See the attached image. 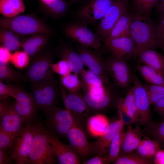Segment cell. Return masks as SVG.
<instances>
[{"label": "cell", "instance_id": "6da1fadb", "mask_svg": "<svg viewBox=\"0 0 164 164\" xmlns=\"http://www.w3.org/2000/svg\"><path fill=\"white\" fill-rule=\"evenodd\" d=\"M130 30L137 57L145 50H156L163 45L159 36L158 23L150 17L132 13Z\"/></svg>", "mask_w": 164, "mask_h": 164}, {"label": "cell", "instance_id": "7a4b0ae2", "mask_svg": "<svg viewBox=\"0 0 164 164\" xmlns=\"http://www.w3.org/2000/svg\"><path fill=\"white\" fill-rule=\"evenodd\" d=\"M49 134L41 123H35L32 144L27 164L55 163L56 158L49 141Z\"/></svg>", "mask_w": 164, "mask_h": 164}, {"label": "cell", "instance_id": "3957f363", "mask_svg": "<svg viewBox=\"0 0 164 164\" xmlns=\"http://www.w3.org/2000/svg\"><path fill=\"white\" fill-rule=\"evenodd\" d=\"M31 84V93L38 109L44 112L56 106L57 100L58 88L53 75Z\"/></svg>", "mask_w": 164, "mask_h": 164}, {"label": "cell", "instance_id": "277c9868", "mask_svg": "<svg viewBox=\"0 0 164 164\" xmlns=\"http://www.w3.org/2000/svg\"><path fill=\"white\" fill-rule=\"evenodd\" d=\"M0 24L3 28L22 35L47 33L49 32L48 29L40 21L27 15L1 18Z\"/></svg>", "mask_w": 164, "mask_h": 164}, {"label": "cell", "instance_id": "5b68a950", "mask_svg": "<svg viewBox=\"0 0 164 164\" xmlns=\"http://www.w3.org/2000/svg\"><path fill=\"white\" fill-rule=\"evenodd\" d=\"M44 113L49 132L57 138L67 136L68 131L75 123L69 111L55 106Z\"/></svg>", "mask_w": 164, "mask_h": 164}, {"label": "cell", "instance_id": "8992f818", "mask_svg": "<svg viewBox=\"0 0 164 164\" xmlns=\"http://www.w3.org/2000/svg\"><path fill=\"white\" fill-rule=\"evenodd\" d=\"M32 121L27 122L25 126L22 127L14 138L10 156L12 160L17 164L27 163L35 132V123Z\"/></svg>", "mask_w": 164, "mask_h": 164}, {"label": "cell", "instance_id": "52a82bcc", "mask_svg": "<svg viewBox=\"0 0 164 164\" xmlns=\"http://www.w3.org/2000/svg\"><path fill=\"white\" fill-rule=\"evenodd\" d=\"M60 89L66 109L68 111L74 121L80 126L89 115L90 110L83 96L78 92H71L61 85Z\"/></svg>", "mask_w": 164, "mask_h": 164}, {"label": "cell", "instance_id": "ba28073f", "mask_svg": "<svg viewBox=\"0 0 164 164\" xmlns=\"http://www.w3.org/2000/svg\"><path fill=\"white\" fill-rule=\"evenodd\" d=\"M129 0H115L104 16L100 20L97 31L102 40L108 38L116 23L127 11Z\"/></svg>", "mask_w": 164, "mask_h": 164}, {"label": "cell", "instance_id": "9c48e42d", "mask_svg": "<svg viewBox=\"0 0 164 164\" xmlns=\"http://www.w3.org/2000/svg\"><path fill=\"white\" fill-rule=\"evenodd\" d=\"M91 48L80 45L77 46L76 50L84 65L87 67L89 70L99 76L105 85L107 86L108 84L109 80L105 60Z\"/></svg>", "mask_w": 164, "mask_h": 164}, {"label": "cell", "instance_id": "30bf717a", "mask_svg": "<svg viewBox=\"0 0 164 164\" xmlns=\"http://www.w3.org/2000/svg\"><path fill=\"white\" fill-rule=\"evenodd\" d=\"M52 63L51 56L48 53L39 55L33 58L25 68L24 78L30 83L39 82L53 75L50 64Z\"/></svg>", "mask_w": 164, "mask_h": 164}, {"label": "cell", "instance_id": "8fae6325", "mask_svg": "<svg viewBox=\"0 0 164 164\" xmlns=\"http://www.w3.org/2000/svg\"><path fill=\"white\" fill-rule=\"evenodd\" d=\"M66 34L80 45L98 50L102 46V38L90 30L84 23H74L66 27Z\"/></svg>", "mask_w": 164, "mask_h": 164}, {"label": "cell", "instance_id": "7c38bea8", "mask_svg": "<svg viewBox=\"0 0 164 164\" xmlns=\"http://www.w3.org/2000/svg\"><path fill=\"white\" fill-rule=\"evenodd\" d=\"M14 103H10L9 98L0 101V128L9 135L14 137L21 129L23 122L14 106Z\"/></svg>", "mask_w": 164, "mask_h": 164}, {"label": "cell", "instance_id": "4fadbf2b", "mask_svg": "<svg viewBox=\"0 0 164 164\" xmlns=\"http://www.w3.org/2000/svg\"><path fill=\"white\" fill-rule=\"evenodd\" d=\"M67 137L70 147L79 158H84L97 154L81 128L75 123L68 131Z\"/></svg>", "mask_w": 164, "mask_h": 164}, {"label": "cell", "instance_id": "5bb4252c", "mask_svg": "<svg viewBox=\"0 0 164 164\" xmlns=\"http://www.w3.org/2000/svg\"><path fill=\"white\" fill-rule=\"evenodd\" d=\"M133 87L138 114L136 122L145 126L152 122L150 104L145 87L135 75Z\"/></svg>", "mask_w": 164, "mask_h": 164}, {"label": "cell", "instance_id": "9a60e30c", "mask_svg": "<svg viewBox=\"0 0 164 164\" xmlns=\"http://www.w3.org/2000/svg\"><path fill=\"white\" fill-rule=\"evenodd\" d=\"M115 0H90L77 11V16L84 22L94 23L104 15Z\"/></svg>", "mask_w": 164, "mask_h": 164}, {"label": "cell", "instance_id": "2e32d148", "mask_svg": "<svg viewBox=\"0 0 164 164\" xmlns=\"http://www.w3.org/2000/svg\"><path fill=\"white\" fill-rule=\"evenodd\" d=\"M15 99L14 107L23 123L32 121L38 108L32 94L19 87Z\"/></svg>", "mask_w": 164, "mask_h": 164}, {"label": "cell", "instance_id": "e0dca14e", "mask_svg": "<svg viewBox=\"0 0 164 164\" xmlns=\"http://www.w3.org/2000/svg\"><path fill=\"white\" fill-rule=\"evenodd\" d=\"M120 118L110 123L106 130L101 136L92 144L98 155L106 157L109 152L111 142L116 133L124 128L125 122L122 113L118 108Z\"/></svg>", "mask_w": 164, "mask_h": 164}, {"label": "cell", "instance_id": "ac0fdd59", "mask_svg": "<svg viewBox=\"0 0 164 164\" xmlns=\"http://www.w3.org/2000/svg\"><path fill=\"white\" fill-rule=\"evenodd\" d=\"M105 46L114 57L126 60L137 57L134 44L131 37L103 40Z\"/></svg>", "mask_w": 164, "mask_h": 164}, {"label": "cell", "instance_id": "d6986e66", "mask_svg": "<svg viewBox=\"0 0 164 164\" xmlns=\"http://www.w3.org/2000/svg\"><path fill=\"white\" fill-rule=\"evenodd\" d=\"M105 61L108 73L112 77L116 84L122 88L127 87L130 82V73L126 61L112 55Z\"/></svg>", "mask_w": 164, "mask_h": 164}, {"label": "cell", "instance_id": "ffe728a7", "mask_svg": "<svg viewBox=\"0 0 164 164\" xmlns=\"http://www.w3.org/2000/svg\"><path fill=\"white\" fill-rule=\"evenodd\" d=\"M49 139L59 164H80L79 157L70 146L63 143L57 137L50 133Z\"/></svg>", "mask_w": 164, "mask_h": 164}, {"label": "cell", "instance_id": "44dd1931", "mask_svg": "<svg viewBox=\"0 0 164 164\" xmlns=\"http://www.w3.org/2000/svg\"><path fill=\"white\" fill-rule=\"evenodd\" d=\"M141 62L161 73H164V56L155 49H148L142 51L138 57Z\"/></svg>", "mask_w": 164, "mask_h": 164}, {"label": "cell", "instance_id": "7402d4cb", "mask_svg": "<svg viewBox=\"0 0 164 164\" xmlns=\"http://www.w3.org/2000/svg\"><path fill=\"white\" fill-rule=\"evenodd\" d=\"M145 135L139 127L135 128L128 126V129L125 133L121 149L120 154L129 153L135 151L138 146L142 138Z\"/></svg>", "mask_w": 164, "mask_h": 164}, {"label": "cell", "instance_id": "603a6c76", "mask_svg": "<svg viewBox=\"0 0 164 164\" xmlns=\"http://www.w3.org/2000/svg\"><path fill=\"white\" fill-rule=\"evenodd\" d=\"M118 108L129 118L132 123L136 122L138 114L133 87L129 89L125 97L120 100Z\"/></svg>", "mask_w": 164, "mask_h": 164}, {"label": "cell", "instance_id": "cb8c5ba5", "mask_svg": "<svg viewBox=\"0 0 164 164\" xmlns=\"http://www.w3.org/2000/svg\"><path fill=\"white\" fill-rule=\"evenodd\" d=\"M61 59L67 63L72 72L78 76L84 69V64L77 53L72 47H64L61 50Z\"/></svg>", "mask_w": 164, "mask_h": 164}, {"label": "cell", "instance_id": "d4e9b609", "mask_svg": "<svg viewBox=\"0 0 164 164\" xmlns=\"http://www.w3.org/2000/svg\"><path fill=\"white\" fill-rule=\"evenodd\" d=\"M132 15V12L126 11L114 26L108 37L104 39L109 40L121 37H131Z\"/></svg>", "mask_w": 164, "mask_h": 164}, {"label": "cell", "instance_id": "484cf974", "mask_svg": "<svg viewBox=\"0 0 164 164\" xmlns=\"http://www.w3.org/2000/svg\"><path fill=\"white\" fill-rule=\"evenodd\" d=\"M110 123L105 116L98 114L90 117L88 120L89 131L94 137H99L104 133Z\"/></svg>", "mask_w": 164, "mask_h": 164}, {"label": "cell", "instance_id": "4316f807", "mask_svg": "<svg viewBox=\"0 0 164 164\" xmlns=\"http://www.w3.org/2000/svg\"><path fill=\"white\" fill-rule=\"evenodd\" d=\"M159 149L160 144L158 142L144 135L135 151L142 156L153 160L155 153Z\"/></svg>", "mask_w": 164, "mask_h": 164}, {"label": "cell", "instance_id": "83f0119b", "mask_svg": "<svg viewBox=\"0 0 164 164\" xmlns=\"http://www.w3.org/2000/svg\"><path fill=\"white\" fill-rule=\"evenodd\" d=\"M79 76L84 92L106 86L99 76L89 70H86L84 68Z\"/></svg>", "mask_w": 164, "mask_h": 164}, {"label": "cell", "instance_id": "f1b7e54d", "mask_svg": "<svg viewBox=\"0 0 164 164\" xmlns=\"http://www.w3.org/2000/svg\"><path fill=\"white\" fill-rule=\"evenodd\" d=\"M83 94V97L90 110L94 111H99L105 109L110 105L113 100L109 87L106 93L100 98H93L85 93Z\"/></svg>", "mask_w": 164, "mask_h": 164}, {"label": "cell", "instance_id": "f546056e", "mask_svg": "<svg viewBox=\"0 0 164 164\" xmlns=\"http://www.w3.org/2000/svg\"><path fill=\"white\" fill-rule=\"evenodd\" d=\"M25 7L22 0H1L0 12L6 17H12L24 12Z\"/></svg>", "mask_w": 164, "mask_h": 164}, {"label": "cell", "instance_id": "4dcf8cb0", "mask_svg": "<svg viewBox=\"0 0 164 164\" xmlns=\"http://www.w3.org/2000/svg\"><path fill=\"white\" fill-rule=\"evenodd\" d=\"M136 68L143 78L151 84L164 86L162 75L146 65H137Z\"/></svg>", "mask_w": 164, "mask_h": 164}, {"label": "cell", "instance_id": "1f68e13d", "mask_svg": "<svg viewBox=\"0 0 164 164\" xmlns=\"http://www.w3.org/2000/svg\"><path fill=\"white\" fill-rule=\"evenodd\" d=\"M47 39L43 36H37L28 38L22 45L23 51L29 56H33L46 44Z\"/></svg>", "mask_w": 164, "mask_h": 164}, {"label": "cell", "instance_id": "d6a6232c", "mask_svg": "<svg viewBox=\"0 0 164 164\" xmlns=\"http://www.w3.org/2000/svg\"><path fill=\"white\" fill-rule=\"evenodd\" d=\"M125 132L124 128L117 132L111 143L106 156L108 163H112L118 157L121 151Z\"/></svg>", "mask_w": 164, "mask_h": 164}, {"label": "cell", "instance_id": "836d02e7", "mask_svg": "<svg viewBox=\"0 0 164 164\" xmlns=\"http://www.w3.org/2000/svg\"><path fill=\"white\" fill-rule=\"evenodd\" d=\"M14 32L9 29L0 31V41L2 46L10 51H16L22 46Z\"/></svg>", "mask_w": 164, "mask_h": 164}, {"label": "cell", "instance_id": "e575fe53", "mask_svg": "<svg viewBox=\"0 0 164 164\" xmlns=\"http://www.w3.org/2000/svg\"><path fill=\"white\" fill-rule=\"evenodd\" d=\"M152 160L144 158L135 151L120 154L118 158L112 162L114 164H151Z\"/></svg>", "mask_w": 164, "mask_h": 164}, {"label": "cell", "instance_id": "d590c367", "mask_svg": "<svg viewBox=\"0 0 164 164\" xmlns=\"http://www.w3.org/2000/svg\"><path fill=\"white\" fill-rule=\"evenodd\" d=\"M145 126L143 133L152 138L159 144L164 145V121L161 122H151Z\"/></svg>", "mask_w": 164, "mask_h": 164}, {"label": "cell", "instance_id": "8d00e7d4", "mask_svg": "<svg viewBox=\"0 0 164 164\" xmlns=\"http://www.w3.org/2000/svg\"><path fill=\"white\" fill-rule=\"evenodd\" d=\"M20 77V75L9 63L0 61V81L16 82Z\"/></svg>", "mask_w": 164, "mask_h": 164}, {"label": "cell", "instance_id": "74e56055", "mask_svg": "<svg viewBox=\"0 0 164 164\" xmlns=\"http://www.w3.org/2000/svg\"><path fill=\"white\" fill-rule=\"evenodd\" d=\"M132 3L135 13L150 17L152 9L159 0H129Z\"/></svg>", "mask_w": 164, "mask_h": 164}, {"label": "cell", "instance_id": "f35d334b", "mask_svg": "<svg viewBox=\"0 0 164 164\" xmlns=\"http://www.w3.org/2000/svg\"><path fill=\"white\" fill-rule=\"evenodd\" d=\"M61 85L67 91L73 92H78L81 87L79 76L74 73L60 76Z\"/></svg>", "mask_w": 164, "mask_h": 164}, {"label": "cell", "instance_id": "ab89813d", "mask_svg": "<svg viewBox=\"0 0 164 164\" xmlns=\"http://www.w3.org/2000/svg\"><path fill=\"white\" fill-rule=\"evenodd\" d=\"M145 87L150 105H154L164 97V86L151 84Z\"/></svg>", "mask_w": 164, "mask_h": 164}, {"label": "cell", "instance_id": "60d3db41", "mask_svg": "<svg viewBox=\"0 0 164 164\" xmlns=\"http://www.w3.org/2000/svg\"><path fill=\"white\" fill-rule=\"evenodd\" d=\"M10 62L15 67L22 69L28 66L29 56L24 51H16L12 55Z\"/></svg>", "mask_w": 164, "mask_h": 164}, {"label": "cell", "instance_id": "b9f144b4", "mask_svg": "<svg viewBox=\"0 0 164 164\" xmlns=\"http://www.w3.org/2000/svg\"><path fill=\"white\" fill-rule=\"evenodd\" d=\"M19 87L6 84L0 81V100L3 101L12 97L15 99Z\"/></svg>", "mask_w": 164, "mask_h": 164}, {"label": "cell", "instance_id": "7bdbcfd3", "mask_svg": "<svg viewBox=\"0 0 164 164\" xmlns=\"http://www.w3.org/2000/svg\"><path fill=\"white\" fill-rule=\"evenodd\" d=\"M15 138L0 128V149L6 152L10 150L12 152L13 147Z\"/></svg>", "mask_w": 164, "mask_h": 164}, {"label": "cell", "instance_id": "ee69618b", "mask_svg": "<svg viewBox=\"0 0 164 164\" xmlns=\"http://www.w3.org/2000/svg\"><path fill=\"white\" fill-rule=\"evenodd\" d=\"M50 66L53 72L60 76H65L72 72L67 63L63 60L61 59L56 63H51Z\"/></svg>", "mask_w": 164, "mask_h": 164}, {"label": "cell", "instance_id": "f6af8a7d", "mask_svg": "<svg viewBox=\"0 0 164 164\" xmlns=\"http://www.w3.org/2000/svg\"><path fill=\"white\" fill-rule=\"evenodd\" d=\"M54 13H61L66 10V5L63 0H54L46 5Z\"/></svg>", "mask_w": 164, "mask_h": 164}, {"label": "cell", "instance_id": "bcb514c9", "mask_svg": "<svg viewBox=\"0 0 164 164\" xmlns=\"http://www.w3.org/2000/svg\"><path fill=\"white\" fill-rule=\"evenodd\" d=\"M84 164H108L106 157H104L99 155L85 161Z\"/></svg>", "mask_w": 164, "mask_h": 164}, {"label": "cell", "instance_id": "7dc6e473", "mask_svg": "<svg viewBox=\"0 0 164 164\" xmlns=\"http://www.w3.org/2000/svg\"><path fill=\"white\" fill-rule=\"evenodd\" d=\"M10 51L2 46L0 47V61L6 63L11 61L12 55Z\"/></svg>", "mask_w": 164, "mask_h": 164}, {"label": "cell", "instance_id": "c3c4849f", "mask_svg": "<svg viewBox=\"0 0 164 164\" xmlns=\"http://www.w3.org/2000/svg\"><path fill=\"white\" fill-rule=\"evenodd\" d=\"M160 15L158 23V31L160 40L164 46V12Z\"/></svg>", "mask_w": 164, "mask_h": 164}, {"label": "cell", "instance_id": "681fc988", "mask_svg": "<svg viewBox=\"0 0 164 164\" xmlns=\"http://www.w3.org/2000/svg\"><path fill=\"white\" fill-rule=\"evenodd\" d=\"M155 164H164V150L160 149L155 153L153 160Z\"/></svg>", "mask_w": 164, "mask_h": 164}, {"label": "cell", "instance_id": "f907efd6", "mask_svg": "<svg viewBox=\"0 0 164 164\" xmlns=\"http://www.w3.org/2000/svg\"><path fill=\"white\" fill-rule=\"evenodd\" d=\"M154 109L161 115L164 114V97L160 99L154 105Z\"/></svg>", "mask_w": 164, "mask_h": 164}, {"label": "cell", "instance_id": "816d5d0a", "mask_svg": "<svg viewBox=\"0 0 164 164\" xmlns=\"http://www.w3.org/2000/svg\"><path fill=\"white\" fill-rule=\"evenodd\" d=\"M12 160L11 156L6 152L0 149V164H9Z\"/></svg>", "mask_w": 164, "mask_h": 164}, {"label": "cell", "instance_id": "f5cc1de1", "mask_svg": "<svg viewBox=\"0 0 164 164\" xmlns=\"http://www.w3.org/2000/svg\"><path fill=\"white\" fill-rule=\"evenodd\" d=\"M155 7L159 15L164 12V0H159Z\"/></svg>", "mask_w": 164, "mask_h": 164}, {"label": "cell", "instance_id": "db71d44e", "mask_svg": "<svg viewBox=\"0 0 164 164\" xmlns=\"http://www.w3.org/2000/svg\"><path fill=\"white\" fill-rule=\"evenodd\" d=\"M53 0H41V1L46 5L50 3Z\"/></svg>", "mask_w": 164, "mask_h": 164}, {"label": "cell", "instance_id": "11a10c76", "mask_svg": "<svg viewBox=\"0 0 164 164\" xmlns=\"http://www.w3.org/2000/svg\"><path fill=\"white\" fill-rule=\"evenodd\" d=\"M160 49H161L162 52L164 53V46L162 45Z\"/></svg>", "mask_w": 164, "mask_h": 164}, {"label": "cell", "instance_id": "9f6ffc18", "mask_svg": "<svg viewBox=\"0 0 164 164\" xmlns=\"http://www.w3.org/2000/svg\"><path fill=\"white\" fill-rule=\"evenodd\" d=\"M162 117L163 121H164V114L161 115Z\"/></svg>", "mask_w": 164, "mask_h": 164}, {"label": "cell", "instance_id": "6f0895ef", "mask_svg": "<svg viewBox=\"0 0 164 164\" xmlns=\"http://www.w3.org/2000/svg\"><path fill=\"white\" fill-rule=\"evenodd\" d=\"M163 79H164V73H163Z\"/></svg>", "mask_w": 164, "mask_h": 164}]
</instances>
